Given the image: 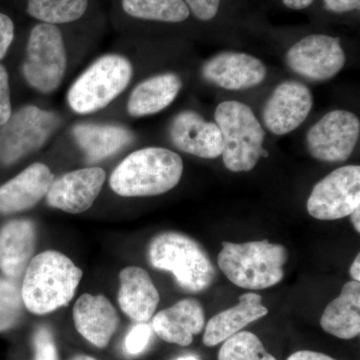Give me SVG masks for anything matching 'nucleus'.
I'll use <instances>...</instances> for the list:
<instances>
[{
	"mask_svg": "<svg viewBox=\"0 0 360 360\" xmlns=\"http://www.w3.org/2000/svg\"><path fill=\"white\" fill-rule=\"evenodd\" d=\"M82 270L66 255L46 250L33 257L21 283L25 307L32 314H51L71 302Z\"/></svg>",
	"mask_w": 360,
	"mask_h": 360,
	"instance_id": "nucleus-1",
	"label": "nucleus"
},
{
	"mask_svg": "<svg viewBox=\"0 0 360 360\" xmlns=\"http://www.w3.org/2000/svg\"><path fill=\"white\" fill-rule=\"evenodd\" d=\"M184 162L174 151L146 148L130 153L113 170L111 189L124 198H144L167 193L181 179Z\"/></svg>",
	"mask_w": 360,
	"mask_h": 360,
	"instance_id": "nucleus-2",
	"label": "nucleus"
},
{
	"mask_svg": "<svg viewBox=\"0 0 360 360\" xmlns=\"http://www.w3.org/2000/svg\"><path fill=\"white\" fill-rule=\"evenodd\" d=\"M288 253L283 245L264 240L222 243L217 257L220 270L234 285L260 290L276 285L284 277Z\"/></svg>",
	"mask_w": 360,
	"mask_h": 360,
	"instance_id": "nucleus-3",
	"label": "nucleus"
},
{
	"mask_svg": "<svg viewBox=\"0 0 360 360\" xmlns=\"http://www.w3.org/2000/svg\"><path fill=\"white\" fill-rule=\"evenodd\" d=\"M148 258L156 269L174 274L182 290L200 293L213 283L215 269L205 248L179 232L158 234L148 245Z\"/></svg>",
	"mask_w": 360,
	"mask_h": 360,
	"instance_id": "nucleus-4",
	"label": "nucleus"
},
{
	"mask_svg": "<svg viewBox=\"0 0 360 360\" xmlns=\"http://www.w3.org/2000/svg\"><path fill=\"white\" fill-rule=\"evenodd\" d=\"M214 120L221 132L222 160L232 172H250L262 155L265 131L250 106L239 101L217 105Z\"/></svg>",
	"mask_w": 360,
	"mask_h": 360,
	"instance_id": "nucleus-5",
	"label": "nucleus"
},
{
	"mask_svg": "<svg viewBox=\"0 0 360 360\" xmlns=\"http://www.w3.org/2000/svg\"><path fill=\"white\" fill-rule=\"evenodd\" d=\"M132 73L131 63L124 56H101L71 85L68 94L71 110L79 115L103 110L129 86Z\"/></svg>",
	"mask_w": 360,
	"mask_h": 360,
	"instance_id": "nucleus-6",
	"label": "nucleus"
},
{
	"mask_svg": "<svg viewBox=\"0 0 360 360\" xmlns=\"http://www.w3.org/2000/svg\"><path fill=\"white\" fill-rule=\"evenodd\" d=\"M66 66L65 41L58 26L35 25L28 37L22 65L26 82L41 94H51L63 82Z\"/></svg>",
	"mask_w": 360,
	"mask_h": 360,
	"instance_id": "nucleus-7",
	"label": "nucleus"
},
{
	"mask_svg": "<svg viewBox=\"0 0 360 360\" xmlns=\"http://www.w3.org/2000/svg\"><path fill=\"white\" fill-rule=\"evenodd\" d=\"M56 113L26 105L0 127V162L11 165L39 150L58 129Z\"/></svg>",
	"mask_w": 360,
	"mask_h": 360,
	"instance_id": "nucleus-8",
	"label": "nucleus"
},
{
	"mask_svg": "<svg viewBox=\"0 0 360 360\" xmlns=\"http://www.w3.org/2000/svg\"><path fill=\"white\" fill-rule=\"evenodd\" d=\"M360 206V167L338 168L315 184L309 200L307 212L319 220L345 219Z\"/></svg>",
	"mask_w": 360,
	"mask_h": 360,
	"instance_id": "nucleus-9",
	"label": "nucleus"
},
{
	"mask_svg": "<svg viewBox=\"0 0 360 360\" xmlns=\"http://www.w3.org/2000/svg\"><path fill=\"white\" fill-rule=\"evenodd\" d=\"M359 134L360 122L354 113L330 111L307 132V150L315 160L342 162L354 153Z\"/></svg>",
	"mask_w": 360,
	"mask_h": 360,
	"instance_id": "nucleus-10",
	"label": "nucleus"
},
{
	"mask_svg": "<svg viewBox=\"0 0 360 360\" xmlns=\"http://www.w3.org/2000/svg\"><path fill=\"white\" fill-rule=\"evenodd\" d=\"M285 61L296 75L312 82H324L340 72L347 63V56L340 39L312 34L292 45Z\"/></svg>",
	"mask_w": 360,
	"mask_h": 360,
	"instance_id": "nucleus-11",
	"label": "nucleus"
},
{
	"mask_svg": "<svg viewBox=\"0 0 360 360\" xmlns=\"http://www.w3.org/2000/svg\"><path fill=\"white\" fill-rule=\"evenodd\" d=\"M314 106V97L307 85L286 80L277 85L264 108V122L271 134L284 135L300 127Z\"/></svg>",
	"mask_w": 360,
	"mask_h": 360,
	"instance_id": "nucleus-12",
	"label": "nucleus"
},
{
	"mask_svg": "<svg viewBox=\"0 0 360 360\" xmlns=\"http://www.w3.org/2000/svg\"><path fill=\"white\" fill-rule=\"evenodd\" d=\"M105 179V172L99 167L68 172L52 182L45 195L47 205L71 214L86 212L101 193Z\"/></svg>",
	"mask_w": 360,
	"mask_h": 360,
	"instance_id": "nucleus-13",
	"label": "nucleus"
},
{
	"mask_svg": "<svg viewBox=\"0 0 360 360\" xmlns=\"http://www.w3.org/2000/svg\"><path fill=\"white\" fill-rule=\"evenodd\" d=\"M206 82L227 90L251 89L264 82L266 66L260 59L243 52H220L201 70Z\"/></svg>",
	"mask_w": 360,
	"mask_h": 360,
	"instance_id": "nucleus-14",
	"label": "nucleus"
},
{
	"mask_svg": "<svg viewBox=\"0 0 360 360\" xmlns=\"http://www.w3.org/2000/svg\"><path fill=\"white\" fill-rule=\"evenodd\" d=\"M169 135L175 148L198 158L212 160L221 155L224 149L217 123L206 122L195 111H182L175 116Z\"/></svg>",
	"mask_w": 360,
	"mask_h": 360,
	"instance_id": "nucleus-15",
	"label": "nucleus"
},
{
	"mask_svg": "<svg viewBox=\"0 0 360 360\" xmlns=\"http://www.w3.org/2000/svg\"><path fill=\"white\" fill-rule=\"evenodd\" d=\"M54 175L44 163H33L0 186V214L25 212L37 205L51 188Z\"/></svg>",
	"mask_w": 360,
	"mask_h": 360,
	"instance_id": "nucleus-16",
	"label": "nucleus"
},
{
	"mask_svg": "<svg viewBox=\"0 0 360 360\" xmlns=\"http://www.w3.org/2000/svg\"><path fill=\"white\" fill-rule=\"evenodd\" d=\"M205 326V310L194 298H186L161 310L153 321V330L161 340L180 347L191 345L193 336L200 335Z\"/></svg>",
	"mask_w": 360,
	"mask_h": 360,
	"instance_id": "nucleus-17",
	"label": "nucleus"
},
{
	"mask_svg": "<svg viewBox=\"0 0 360 360\" xmlns=\"http://www.w3.org/2000/svg\"><path fill=\"white\" fill-rule=\"evenodd\" d=\"M73 319L80 335L99 348L110 343L118 326L117 312L103 295L80 296L73 307Z\"/></svg>",
	"mask_w": 360,
	"mask_h": 360,
	"instance_id": "nucleus-18",
	"label": "nucleus"
},
{
	"mask_svg": "<svg viewBox=\"0 0 360 360\" xmlns=\"http://www.w3.org/2000/svg\"><path fill=\"white\" fill-rule=\"evenodd\" d=\"M37 229L30 219H13L0 229V270L9 278L20 279L33 258Z\"/></svg>",
	"mask_w": 360,
	"mask_h": 360,
	"instance_id": "nucleus-19",
	"label": "nucleus"
},
{
	"mask_svg": "<svg viewBox=\"0 0 360 360\" xmlns=\"http://www.w3.org/2000/svg\"><path fill=\"white\" fill-rule=\"evenodd\" d=\"M118 304L129 319L148 322L155 314L160 296L146 270L139 266L125 267L120 274Z\"/></svg>",
	"mask_w": 360,
	"mask_h": 360,
	"instance_id": "nucleus-20",
	"label": "nucleus"
},
{
	"mask_svg": "<svg viewBox=\"0 0 360 360\" xmlns=\"http://www.w3.org/2000/svg\"><path fill=\"white\" fill-rule=\"evenodd\" d=\"M269 314L262 304V297L257 293L240 295L238 304L219 312L207 322L202 341L208 347H217L227 338L243 330L251 322Z\"/></svg>",
	"mask_w": 360,
	"mask_h": 360,
	"instance_id": "nucleus-21",
	"label": "nucleus"
},
{
	"mask_svg": "<svg viewBox=\"0 0 360 360\" xmlns=\"http://www.w3.org/2000/svg\"><path fill=\"white\" fill-rule=\"evenodd\" d=\"M321 326L326 333L340 338L352 340L360 333V283L348 281L340 295L333 300L321 315Z\"/></svg>",
	"mask_w": 360,
	"mask_h": 360,
	"instance_id": "nucleus-22",
	"label": "nucleus"
},
{
	"mask_svg": "<svg viewBox=\"0 0 360 360\" xmlns=\"http://www.w3.org/2000/svg\"><path fill=\"white\" fill-rule=\"evenodd\" d=\"M182 82L175 73H163L141 82L130 94L127 110L134 117L155 115L174 103Z\"/></svg>",
	"mask_w": 360,
	"mask_h": 360,
	"instance_id": "nucleus-23",
	"label": "nucleus"
},
{
	"mask_svg": "<svg viewBox=\"0 0 360 360\" xmlns=\"http://www.w3.org/2000/svg\"><path fill=\"white\" fill-rule=\"evenodd\" d=\"M73 135L91 162L110 158L134 139L131 132L123 127L94 123L77 125L73 129Z\"/></svg>",
	"mask_w": 360,
	"mask_h": 360,
	"instance_id": "nucleus-24",
	"label": "nucleus"
},
{
	"mask_svg": "<svg viewBox=\"0 0 360 360\" xmlns=\"http://www.w3.org/2000/svg\"><path fill=\"white\" fill-rule=\"evenodd\" d=\"M124 13L131 18L161 22H182L191 11L184 0H122Z\"/></svg>",
	"mask_w": 360,
	"mask_h": 360,
	"instance_id": "nucleus-25",
	"label": "nucleus"
},
{
	"mask_svg": "<svg viewBox=\"0 0 360 360\" xmlns=\"http://www.w3.org/2000/svg\"><path fill=\"white\" fill-rule=\"evenodd\" d=\"M89 0H27V13L42 23L58 25L82 18Z\"/></svg>",
	"mask_w": 360,
	"mask_h": 360,
	"instance_id": "nucleus-26",
	"label": "nucleus"
},
{
	"mask_svg": "<svg viewBox=\"0 0 360 360\" xmlns=\"http://www.w3.org/2000/svg\"><path fill=\"white\" fill-rule=\"evenodd\" d=\"M224 342L219 360H276L265 350L259 338L250 331H239Z\"/></svg>",
	"mask_w": 360,
	"mask_h": 360,
	"instance_id": "nucleus-27",
	"label": "nucleus"
},
{
	"mask_svg": "<svg viewBox=\"0 0 360 360\" xmlns=\"http://www.w3.org/2000/svg\"><path fill=\"white\" fill-rule=\"evenodd\" d=\"M20 281L0 276V333L15 328L22 317L25 307Z\"/></svg>",
	"mask_w": 360,
	"mask_h": 360,
	"instance_id": "nucleus-28",
	"label": "nucleus"
},
{
	"mask_svg": "<svg viewBox=\"0 0 360 360\" xmlns=\"http://www.w3.org/2000/svg\"><path fill=\"white\" fill-rule=\"evenodd\" d=\"M33 347H34V359L33 360H58L56 342L49 328L41 326L35 331L33 336Z\"/></svg>",
	"mask_w": 360,
	"mask_h": 360,
	"instance_id": "nucleus-29",
	"label": "nucleus"
},
{
	"mask_svg": "<svg viewBox=\"0 0 360 360\" xmlns=\"http://www.w3.org/2000/svg\"><path fill=\"white\" fill-rule=\"evenodd\" d=\"M151 333L153 330L146 322H139L134 326L125 338L124 347L127 352L131 355L141 354L148 345Z\"/></svg>",
	"mask_w": 360,
	"mask_h": 360,
	"instance_id": "nucleus-30",
	"label": "nucleus"
},
{
	"mask_svg": "<svg viewBox=\"0 0 360 360\" xmlns=\"http://www.w3.org/2000/svg\"><path fill=\"white\" fill-rule=\"evenodd\" d=\"M13 113L9 77L4 65H0V127L4 124Z\"/></svg>",
	"mask_w": 360,
	"mask_h": 360,
	"instance_id": "nucleus-31",
	"label": "nucleus"
},
{
	"mask_svg": "<svg viewBox=\"0 0 360 360\" xmlns=\"http://www.w3.org/2000/svg\"><path fill=\"white\" fill-rule=\"evenodd\" d=\"M195 18L203 21L212 20L219 13L220 0H184Z\"/></svg>",
	"mask_w": 360,
	"mask_h": 360,
	"instance_id": "nucleus-32",
	"label": "nucleus"
},
{
	"mask_svg": "<svg viewBox=\"0 0 360 360\" xmlns=\"http://www.w3.org/2000/svg\"><path fill=\"white\" fill-rule=\"evenodd\" d=\"M13 39V21L7 14L0 13V60L6 58Z\"/></svg>",
	"mask_w": 360,
	"mask_h": 360,
	"instance_id": "nucleus-33",
	"label": "nucleus"
},
{
	"mask_svg": "<svg viewBox=\"0 0 360 360\" xmlns=\"http://www.w3.org/2000/svg\"><path fill=\"white\" fill-rule=\"evenodd\" d=\"M323 2L326 9L335 13H348L360 7V0H323Z\"/></svg>",
	"mask_w": 360,
	"mask_h": 360,
	"instance_id": "nucleus-34",
	"label": "nucleus"
},
{
	"mask_svg": "<svg viewBox=\"0 0 360 360\" xmlns=\"http://www.w3.org/2000/svg\"><path fill=\"white\" fill-rule=\"evenodd\" d=\"M288 360H336L328 355L321 352H310V350H300L291 354Z\"/></svg>",
	"mask_w": 360,
	"mask_h": 360,
	"instance_id": "nucleus-35",
	"label": "nucleus"
},
{
	"mask_svg": "<svg viewBox=\"0 0 360 360\" xmlns=\"http://www.w3.org/2000/svg\"><path fill=\"white\" fill-rule=\"evenodd\" d=\"M314 0H283L284 6L295 11L307 8L311 6Z\"/></svg>",
	"mask_w": 360,
	"mask_h": 360,
	"instance_id": "nucleus-36",
	"label": "nucleus"
},
{
	"mask_svg": "<svg viewBox=\"0 0 360 360\" xmlns=\"http://www.w3.org/2000/svg\"><path fill=\"white\" fill-rule=\"evenodd\" d=\"M349 274L354 281H360V255H356L349 269Z\"/></svg>",
	"mask_w": 360,
	"mask_h": 360,
	"instance_id": "nucleus-37",
	"label": "nucleus"
},
{
	"mask_svg": "<svg viewBox=\"0 0 360 360\" xmlns=\"http://www.w3.org/2000/svg\"><path fill=\"white\" fill-rule=\"evenodd\" d=\"M350 219H352V224H354V227L355 231L357 232H360V206L357 207L356 210H354V212L350 213Z\"/></svg>",
	"mask_w": 360,
	"mask_h": 360,
	"instance_id": "nucleus-38",
	"label": "nucleus"
},
{
	"mask_svg": "<svg viewBox=\"0 0 360 360\" xmlns=\"http://www.w3.org/2000/svg\"><path fill=\"white\" fill-rule=\"evenodd\" d=\"M70 360H96L94 357L89 356V355H77V356L73 357Z\"/></svg>",
	"mask_w": 360,
	"mask_h": 360,
	"instance_id": "nucleus-39",
	"label": "nucleus"
},
{
	"mask_svg": "<svg viewBox=\"0 0 360 360\" xmlns=\"http://www.w3.org/2000/svg\"><path fill=\"white\" fill-rule=\"evenodd\" d=\"M176 360H198V359H196L195 356H193V355H189V356L180 357V359H176Z\"/></svg>",
	"mask_w": 360,
	"mask_h": 360,
	"instance_id": "nucleus-40",
	"label": "nucleus"
}]
</instances>
